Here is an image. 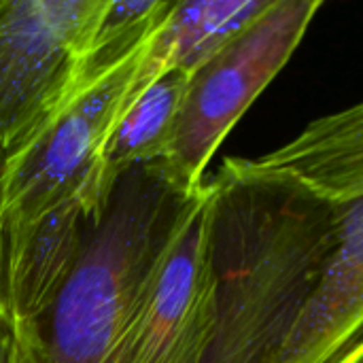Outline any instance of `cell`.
Returning <instances> with one entry per match:
<instances>
[{"instance_id": "cell-2", "label": "cell", "mask_w": 363, "mask_h": 363, "mask_svg": "<svg viewBox=\"0 0 363 363\" xmlns=\"http://www.w3.org/2000/svg\"><path fill=\"white\" fill-rule=\"evenodd\" d=\"M196 194L179 189L162 162L119 177L40 325L43 363H104Z\"/></svg>"}, {"instance_id": "cell-10", "label": "cell", "mask_w": 363, "mask_h": 363, "mask_svg": "<svg viewBox=\"0 0 363 363\" xmlns=\"http://www.w3.org/2000/svg\"><path fill=\"white\" fill-rule=\"evenodd\" d=\"M270 0H183L172 2L149 43V53L164 68L194 72L242 28H247Z\"/></svg>"}, {"instance_id": "cell-1", "label": "cell", "mask_w": 363, "mask_h": 363, "mask_svg": "<svg viewBox=\"0 0 363 363\" xmlns=\"http://www.w3.org/2000/svg\"><path fill=\"white\" fill-rule=\"evenodd\" d=\"M208 185L215 321L204 363H274L334 253L328 206L228 157Z\"/></svg>"}, {"instance_id": "cell-9", "label": "cell", "mask_w": 363, "mask_h": 363, "mask_svg": "<svg viewBox=\"0 0 363 363\" xmlns=\"http://www.w3.org/2000/svg\"><path fill=\"white\" fill-rule=\"evenodd\" d=\"M187 83L189 72L166 68L136 89L115 121L102 151L100 187L104 198H108L125 170L166 157Z\"/></svg>"}, {"instance_id": "cell-7", "label": "cell", "mask_w": 363, "mask_h": 363, "mask_svg": "<svg viewBox=\"0 0 363 363\" xmlns=\"http://www.w3.org/2000/svg\"><path fill=\"white\" fill-rule=\"evenodd\" d=\"M208 206L204 181L104 363H204L215 321Z\"/></svg>"}, {"instance_id": "cell-13", "label": "cell", "mask_w": 363, "mask_h": 363, "mask_svg": "<svg viewBox=\"0 0 363 363\" xmlns=\"http://www.w3.org/2000/svg\"><path fill=\"white\" fill-rule=\"evenodd\" d=\"M0 2H2V0H0Z\"/></svg>"}, {"instance_id": "cell-8", "label": "cell", "mask_w": 363, "mask_h": 363, "mask_svg": "<svg viewBox=\"0 0 363 363\" xmlns=\"http://www.w3.org/2000/svg\"><path fill=\"white\" fill-rule=\"evenodd\" d=\"M98 213L85 200L74 198L0 245V306L38 351L40 325L77 268Z\"/></svg>"}, {"instance_id": "cell-5", "label": "cell", "mask_w": 363, "mask_h": 363, "mask_svg": "<svg viewBox=\"0 0 363 363\" xmlns=\"http://www.w3.org/2000/svg\"><path fill=\"white\" fill-rule=\"evenodd\" d=\"M321 6V0H270L189 74L174 136L162 160L179 189H202L204 170L219 145L289 62Z\"/></svg>"}, {"instance_id": "cell-12", "label": "cell", "mask_w": 363, "mask_h": 363, "mask_svg": "<svg viewBox=\"0 0 363 363\" xmlns=\"http://www.w3.org/2000/svg\"><path fill=\"white\" fill-rule=\"evenodd\" d=\"M336 363H363V336Z\"/></svg>"}, {"instance_id": "cell-11", "label": "cell", "mask_w": 363, "mask_h": 363, "mask_svg": "<svg viewBox=\"0 0 363 363\" xmlns=\"http://www.w3.org/2000/svg\"><path fill=\"white\" fill-rule=\"evenodd\" d=\"M0 363H43L34 340L0 306Z\"/></svg>"}, {"instance_id": "cell-6", "label": "cell", "mask_w": 363, "mask_h": 363, "mask_svg": "<svg viewBox=\"0 0 363 363\" xmlns=\"http://www.w3.org/2000/svg\"><path fill=\"white\" fill-rule=\"evenodd\" d=\"M102 4L0 2V160L19 151L83 89L81 62Z\"/></svg>"}, {"instance_id": "cell-3", "label": "cell", "mask_w": 363, "mask_h": 363, "mask_svg": "<svg viewBox=\"0 0 363 363\" xmlns=\"http://www.w3.org/2000/svg\"><path fill=\"white\" fill-rule=\"evenodd\" d=\"M247 162L321 200L334 223V253L274 363H336L363 336V100Z\"/></svg>"}, {"instance_id": "cell-4", "label": "cell", "mask_w": 363, "mask_h": 363, "mask_svg": "<svg viewBox=\"0 0 363 363\" xmlns=\"http://www.w3.org/2000/svg\"><path fill=\"white\" fill-rule=\"evenodd\" d=\"M149 43L79 89L19 151L0 160V245L68 200L81 198L96 211L104 206L100 162L106 138L136 89L166 70L151 57Z\"/></svg>"}]
</instances>
